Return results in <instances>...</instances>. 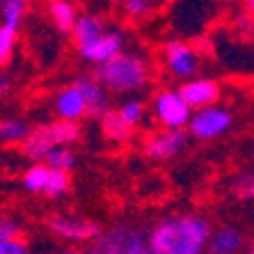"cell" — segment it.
I'll return each instance as SVG.
<instances>
[{"label":"cell","mask_w":254,"mask_h":254,"mask_svg":"<svg viewBox=\"0 0 254 254\" xmlns=\"http://www.w3.org/2000/svg\"><path fill=\"white\" fill-rule=\"evenodd\" d=\"M213 225L201 213L186 211L160 218L147 231L149 248L158 254H206Z\"/></svg>","instance_id":"cell-1"},{"label":"cell","mask_w":254,"mask_h":254,"mask_svg":"<svg viewBox=\"0 0 254 254\" xmlns=\"http://www.w3.org/2000/svg\"><path fill=\"white\" fill-rule=\"evenodd\" d=\"M92 76L99 80L110 94L117 96H137L151 85L154 69L151 62L137 51L124 48L119 55L94 66Z\"/></svg>","instance_id":"cell-2"},{"label":"cell","mask_w":254,"mask_h":254,"mask_svg":"<svg viewBox=\"0 0 254 254\" xmlns=\"http://www.w3.org/2000/svg\"><path fill=\"white\" fill-rule=\"evenodd\" d=\"M149 250V236L140 227L115 225L101 229V234L87 245V254H144Z\"/></svg>","instance_id":"cell-3"},{"label":"cell","mask_w":254,"mask_h":254,"mask_svg":"<svg viewBox=\"0 0 254 254\" xmlns=\"http://www.w3.org/2000/svg\"><path fill=\"white\" fill-rule=\"evenodd\" d=\"M44 225H46V231L53 238L66 243V248L89 245L101 234V227L94 220L85 218L80 213H51Z\"/></svg>","instance_id":"cell-4"},{"label":"cell","mask_w":254,"mask_h":254,"mask_svg":"<svg viewBox=\"0 0 254 254\" xmlns=\"http://www.w3.org/2000/svg\"><path fill=\"white\" fill-rule=\"evenodd\" d=\"M160 62L163 71L170 78L184 83L192 76H199L201 69V53L190 42L184 39H170L160 48Z\"/></svg>","instance_id":"cell-5"},{"label":"cell","mask_w":254,"mask_h":254,"mask_svg":"<svg viewBox=\"0 0 254 254\" xmlns=\"http://www.w3.org/2000/svg\"><path fill=\"white\" fill-rule=\"evenodd\" d=\"M21 186L30 195H42L48 199H60L66 195L71 188V174L62 170L44 165V163H32L28 170L21 174Z\"/></svg>","instance_id":"cell-6"},{"label":"cell","mask_w":254,"mask_h":254,"mask_svg":"<svg viewBox=\"0 0 254 254\" xmlns=\"http://www.w3.org/2000/svg\"><path fill=\"white\" fill-rule=\"evenodd\" d=\"M231 128H234V113H231L229 108L220 106V103L192 110L190 122H188V126H186L188 135L199 142L218 140V137L227 135Z\"/></svg>","instance_id":"cell-7"},{"label":"cell","mask_w":254,"mask_h":254,"mask_svg":"<svg viewBox=\"0 0 254 254\" xmlns=\"http://www.w3.org/2000/svg\"><path fill=\"white\" fill-rule=\"evenodd\" d=\"M149 113L160 128H186L192 110L188 108L177 87H160L151 96Z\"/></svg>","instance_id":"cell-8"},{"label":"cell","mask_w":254,"mask_h":254,"mask_svg":"<svg viewBox=\"0 0 254 254\" xmlns=\"http://www.w3.org/2000/svg\"><path fill=\"white\" fill-rule=\"evenodd\" d=\"M188 140L186 128H156L142 140V154L154 163H167L184 154Z\"/></svg>","instance_id":"cell-9"},{"label":"cell","mask_w":254,"mask_h":254,"mask_svg":"<svg viewBox=\"0 0 254 254\" xmlns=\"http://www.w3.org/2000/svg\"><path fill=\"white\" fill-rule=\"evenodd\" d=\"M177 89L190 110L215 106V103H220V96H222V85L211 76H192L184 80Z\"/></svg>","instance_id":"cell-10"},{"label":"cell","mask_w":254,"mask_h":254,"mask_svg":"<svg viewBox=\"0 0 254 254\" xmlns=\"http://www.w3.org/2000/svg\"><path fill=\"white\" fill-rule=\"evenodd\" d=\"M124 48H126L124 32L119 28H106V32H103L99 39H94V42L85 48H78L76 53L85 64L99 66V64H103V62H108V60H113L115 55H119Z\"/></svg>","instance_id":"cell-11"},{"label":"cell","mask_w":254,"mask_h":254,"mask_svg":"<svg viewBox=\"0 0 254 254\" xmlns=\"http://www.w3.org/2000/svg\"><path fill=\"white\" fill-rule=\"evenodd\" d=\"M53 115L55 119H62V122H73V124H80L85 117H87V106H85V99L80 94V89L73 83L60 87L53 96Z\"/></svg>","instance_id":"cell-12"},{"label":"cell","mask_w":254,"mask_h":254,"mask_svg":"<svg viewBox=\"0 0 254 254\" xmlns=\"http://www.w3.org/2000/svg\"><path fill=\"white\" fill-rule=\"evenodd\" d=\"M248 234L236 225H222L211 231L206 254H245L250 252Z\"/></svg>","instance_id":"cell-13"},{"label":"cell","mask_w":254,"mask_h":254,"mask_svg":"<svg viewBox=\"0 0 254 254\" xmlns=\"http://www.w3.org/2000/svg\"><path fill=\"white\" fill-rule=\"evenodd\" d=\"M78 89H80V94L85 99V106H87V117H94L99 119L103 113H108L110 108H113V94L108 92L103 85L96 80L92 73H83V76H78L73 80Z\"/></svg>","instance_id":"cell-14"},{"label":"cell","mask_w":254,"mask_h":254,"mask_svg":"<svg viewBox=\"0 0 254 254\" xmlns=\"http://www.w3.org/2000/svg\"><path fill=\"white\" fill-rule=\"evenodd\" d=\"M106 21L101 16H96V14L92 12H83V14H78L76 18V23H73V28H71L69 37H71V42H73V48H85L89 46V44L94 42V39H99L103 32H106Z\"/></svg>","instance_id":"cell-15"},{"label":"cell","mask_w":254,"mask_h":254,"mask_svg":"<svg viewBox=\"0 0 254 254\" xmlns=\"http://www.w3.org/2000/svg\"><path fill=\"white\" fill-rule=\"evenodd\" d=\"M99 126H101V135L106 137L110 144H117V147L128 144V142L133 140V133H135L133 128H128V126H126V122L119 117V113L115 110V108H110L108 113L101 115V117H99Z\"/></svg>","instance_id":"cell-16"},{"label":"cell","mask_w":254,"mask_h":254,"mask_svg":"<svg viewBox=\"0 0 254 254\" xmlns=\"http://www.w3.org/2000/svg\"><path fill=\"white\" fill-rule=\"evenodd\" d=\"M78 14L80 12H78V7L73 0H48L46 2L48 21H51V25H53L58 32H62V35H69L71 32Z\"/></svg>","instance_id":"cell-17"},{"label":"cell","mask_w":254,"mask_h":254,"mask_svg":"<svg viewBox=\"0 0 254 254\" xmlns=\"http://www.w3.org/2000/svg\"><path fill=\"white\" fill-rule=\"evenodd\" d=\"M42 130L46 133V137L51 140L53 147H58V144H62V147H71V144H76V142L83 137V126L73 124V122H62V119L44 122Z\"/></svg>","instance_id":"cell-18"},{"label":"cell","mask_w":254,"mask_h":254,"mask_svg":"<svg viewBox=\"0 0 254 254\" xmlns=\"http://www.w3.org/2000/svg\"><path fill=\"white\" fill-rule=\"evenodd\" d=\"M18 149H21V154L30 163H44V158L53 149V144H51V140H48L46 133L42 130V126H35V128H30L28 137L18 144Z\"/></svg>","instance_id":"cell-19"},{"label":"cell","mask_w":254,"mask_h":254,"mask_svg":"<svg viewBox=\"0 0 254 254\" xmlns=\"http://www.w3.org/2000/svg\"><path fill=\"white\" fill-rule=\"evenodd\" d=\"M115 110H117L119 117L126 122V126L133 130L140 128V126L147 122V115H149V106L140 96H124V101H122Z\"/></svg>","instance_id":"cell-20"},{"label":"cell","mask_w":254,"mask_h":254,"mask_svg":"<svg viewBox=\"0 0 254 254\" xmlns=\"http://www.w3.org/2000/svg\"><path fill=\"white\" fill-rule=\"evenodd\" d=\"M32 126L21 117H0V144L2 147H18L28 137Z\"/></svg>","instance_id":"cell-21"},{"label":"cell","mask_w":254,"mask_h":254,"mask_svg":"<svg viewBox=\"0 0 254 254\" xmlns=\"http://www.w3.org/2000/svg\"><path fill=\"white\" fill-rule=\"evenodd\" d=\"M18 35H21V25L0 23V69H5L16 55Z\"/></svg>","instance_id":"cell-22"},{"label":"cell","mask_w":254,"mask_h":254,"mask_svg":"<svg viewBox=\"0 0 254 254\" xmlns=\"http://www.w3.org/2000/svg\"><path fill=\"white\" fill-rule=\"evenodd\" d=\"M44 165L53 167V170L71 172L73 167L78 165V156H76V151H73L71 147H62V144H58V147H53L46 154V158H44Z\"/></svg>","instance_id":"cell-23"},{"label":"cell","mask_w":254,"mask_h":254,"mask_svg":"<svg viewBox=\"0 0 254 254\" xmlns=\"http://www.w3.org/2000/svg\"><path fill=\"white\" fill-rule=\"evenodd\" d=\"M30 12V0H0V23L21 25Z\"/></svg>","instance_id":"cell-24"},{"label":"cell","mask_w":254,"mask_h":254,"mask_svg":"<svg viewBox=\"0 0 254 254\" xmlns=\"http://www.w3.org/2000/svg\"><path fill=\"white\" fill-rule=\"evenodd\" d=\"M229 190L236 199L254 201V170H243L234 174L229 181Z\"/></svg>","instance_id":"cell-25"},{"label":"cell","mask_w":254,"mask_h":254,"mask_svg":"<svg viewBox=\"0 0 254 254\" xmlns=\"http://www.w3.org/2000/svg\"><path fill=\"white\" fill-rule=\"evenodd\" d=\"M156 0H124L122 2V12L128 21H147L156 12Z\"/></svg>","instance_id":"cell-26"},{"label":"cell","mask_w":254,"mask_h":254,"mask_svg":"<svg viewBox=\"0 0 254 254\" xmlns=\"http://www.w3.org/2000/svg\"><path fill=\"white\" fill-rule=\"evenodd\" d=\"M14 236H23V225L16 218H12L9 213L0 211V241L2 238H14Z\"/></svg>","instance_id":"cell-27"},{"label":"cell","mask_w":254,"mask_h":254,"mask_svg":"<svg viewBox=\"0 0 254 254\" xmlns=\"http://www.w3.org/2000/svg\"><path fill=\"white\" fill-rule=\"evenodd\" d=\"M0 254H30V245L23 236L2 238L0 241Z\"/></svg>","instance_id":"cell-28"},{"label":"cell","mask_w":254,"mask_h":254,"mask_svg":"<svg viewBox=\"0 0 254 254\" xmlns=\"http://www.w3.org/2000/svg\"><path fill=\"white\" fill-rule=\"evenodd\" d=\"M9 94H12V78L5 71H0V101H5Z\"/></svg>","instance_id":"cell-29"},{"label":"cell","mask_w":254,"mask_h":254,"mask_svg":"<svg viewBox=\"0 0 254 254\" xmlns=\"http://www.w3.org/2000/svg\"><path fill=\"white\" fill-rule=\"evenodd\" d=\"M55 254H87L85 248H64V250H58Z\"/></svg>","instance_id":"cell-30"},{"label":"cell","mask_w":254,"mask_h":254,"mask_svg":"<svg viewBox=\"0 0 254 254\" xmlns=\"http://www.w3.org/2000/svg\"><path fill=\"white\" fill-rule=\"evenodd\" d=\"M243 7H245V14L254 21V0H243Z\"/></svg>","instance_id":"cell-31"},{"label":"cell","mask_w":254,"mask_h":254,"mask_svg":"<svg viewBox=\"0 0 254 254\" xmlns=\"http://www.w3.org/2000/svg\"><path fill=\"white\" fill-rule=\"evenodd\" d=\"M106 2H110V5H122L124 0H106Z\"/></svg>","instance_id":"cell-32"},{"label":"cell","mask_w":254,"mask_h":254,"mask_svg":"<svg viewBox=\"0 0 254 254\" xmlns=\"http://www.w3.org/2000/svg\"><path fill=\"white\" fill-rule=\"evenodd\" d=\"M144 254H158V252H154V250L149 248V250H147V252H144Z\"/></svg>","instance_id":"cell-33"},{"label":"cell","mask_w":254,"mask_h":254,"mask_svg":"<svg viewBox=\"0 0 254 254\" xmlns=\"http://www.w3.org/2000/svg\"><path fill=\"white\" fill-rule=\"evenodd\" d=\"M245 254H254V250H250V252H245Z\"/></svg>","instance_id":"cell-34"},{"label":"cell","mask_w":254,"mask_h":254,"mask_svg":"<svg viewBox=\"0 0 254 254\" xmlns=\"http://www.w3.org/2000/svg\"><path fill=\"white\" fill-rule=\"evenodd\" d=\"M227 2H236V0H227Z\"/></svg>","instance_id":"cell-35"}]
</instances>
